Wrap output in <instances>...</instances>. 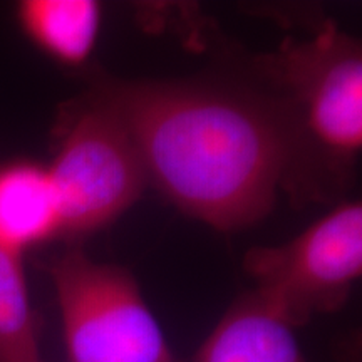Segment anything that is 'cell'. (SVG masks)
Masks as SVG:
<instances>
[{"instance_id":"7","label":"cell","mask_w":362,"mask_h":362,"mask_svg":"<svg viewBox=\"0 0 362 362\" xmlns=\"http://www.w3.org/2000/svg\"><path fill=\"white\" fill-rule=\"evenodd\" d=\"M61 237V214L47 168L34 161L0 166V247L16 253Z\"/></svg>"},{"instance_id":"1","label":"cell","mask_w":362,"mask_h":362,"mask_svg":"<svg viewBox=\"0 0 362 362\" xmlns=\"http://www.w3.org/2000/svg\"><path fill=\"white\" fill-rule=\"evenodd\" d=\"M141 155L149 183L220 232L269 214L300 161L291 111L200 84L99 81Z\"/></svg>"},{"instance_id":"9","label":"cell","mask_w":362,"mask_h":362,"mask_svg":"<svg viewBox=\"0 0 362 362\" xmlns=\"http://www.w3.org/2000/svg\"><path fill=\"white\" fill-rule=\"evenodd\" d=\"M39 359V319L30 302L22 255L0 247V362Z\"/></svg>"},{"instance_id":"8","label":"cell","mask_w":362,"mask_h":362,"mask_svg":"<svg viewBox=\"0 0 362 362\" xmlns=\"http://www.w3.org/2000/svg\"><path fill=\"white\" fill-rule=\"evenodd\" d=\"M17 22L45 56L78 67L96 47L103 7L94 0H24L17 6Z\"/></svg>"},{"instance_id":"5","label":"cell","mask_w":362,"mask_h":362,"mask_svg":"<svg viewBox=\"0 0 362 362\" xmlns=\"http://www.w3.org/2000/svg\"><path fill=\"white\" fill-rule=\"evenodd\" d=\"M288 90L302 153L351 163L362 146V56L356 39L327 24L310 39H287L264 62Z\"/></svg>"},{"instance_id":"4","label":"cell","mask_w":362,"mask_h":362,"mask_svg":"<svg viewBox=\"0 0 362 362\" xmlns=\"http://www.w3.org/2000/svg\"><path fill=\"white\" fill-rule=\"evenodd\" d=\"M243 267L262 304L293 329L341 309L362 274L361 203H341L282 245L250 248Z\"/></svg>"},{"instance_id":"2","label":"cell","mask_w":362,"mask_h":362,"mask_svg":"<svg viewBox=\"0 0 362 362\" xmlns=\"http://www.w3.org/2000/svg\"><path fill=\"white\" fill-rule=\"evenodd\" d=\"M61 214V237L98 232L139 200L149 185L141 155L116 107L94 89L59 117L45 165Z\"/></svg>"},{"instance_id":"10","label":"cell","mask_w":362,"mask_h":362,"mask_svg":"<svg viewBox=\"0 0 362 362\" xmlns=\"http://www.w3.org/2000/svg\"><path fill=\"white\" fill-rule=\"evenodd\" d=\"M35 362H44V361H42V359H39V361H35Z\"/></svg>"},{"instance_id":"6","label":"cell","mask_w":362,"mask_h":362,"mask_svg":"<svg viewBox=\"0 0 362 362\" xmlns=\"http://www.w3.org/2000/svg\"><path fill=\"white\" fill-rule=\"evenodd\" d=\"M293 330L252 292L225 312L194 362H309Z\"/></svg>"},{"instance_id":"3","label":"cell","mask_w":362,"mask_h":362,"mask_svg":"<svg viewBox=\"0 0 362 362\" xmlns=\"http://www.w3.org/2000/svg\"><path fill=\"white\" fill-rule=\"evenodd\" d=\"M67 362H176L141 288L123 267L69 248L49 265Z\"/></svg>"}]
</instances>
